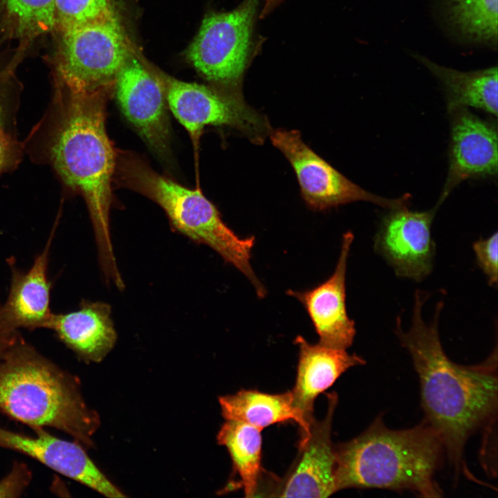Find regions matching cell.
Here are the masks:
<instances>
[{"label": "cell", "mask_w": 498, "mask_h": 498, "mask_svg": "<svg viewBox=\"0 0 498 498\" xmlns=\"http://www.w3.org/2000/svg\"><path fill=\"white\" fill-rule=\"evenodd\" d=\"M104 90H75L55 80L49 105L23 145L33 163L50 166L66 188L82 196L100 268L107 282H118L109 224L116 158L106 131Z\"/></svg>", "instance_id": "obj_1"}, {"label": "cell", "mask_w": 498, "mask_h": 498, "mask_svg": "<svg viewBox=\"0 0 498 498\" xmlns=\"http://www.w3.org/2000/svg\"><path fill=\"white\" fill-rule=\"evenodd\" d=\"M427 299L425 293L416 291L411 326L404 330L398 317L395 333L418 376L424 421L436 433L454 471L460 474L465 469L468 439L497 417V348L477 365L452 362L444 351L438 329L443 303L437 304L434 320L427 323L422 316Z\"/></svg>", "instance_id": "obj_2"}, {"label": "cell", "mask_w": 498, "mask_h": 498, "mask_svg": "<svg viewBox=\"0 0 498 498\" xmlns=\"http://www.w3.org/2000/svg\"><path fill=\"white\" fill-rule=\"evenodd\" d=\"M335 450L337 491L381 488L410 490L423 497L442 496L435 474L445 451L424 420L410 428L392 430L380 415L359 436Z\"/></svg>", "instance_id": "obj_3"}, {"label": "cell", "mask_w": 498, "mask_h": 498, "mask_svg": "<svg viewBox=\"0 0 498 498\" xmlns=\"http://www.w3.org/2000/svg\"><path fill=\"white\" fill-rule=\"evenodd\" d=\"M0 412L32 429L55 428L89 448L98 414L85 403L79 382L21 337L0 360Z\"/></svg>", "instance_id": "obj_4"}, {"label": "cell", "mask_w": 498, "mask_h": 498, "mask_svg": "<svg viewBox=\"0 0 498 498\" xmlns=\"http://www.w3.org/2000/svg\"><path fill=\"white\" fill-rule=\"evenodd\" d=\"M118 172L122 184L161 207L173 228L192 241L214 250L248 278L259 298L266 296V289L250 263L255 238H242L236 234L200 190L187 188L158 174L133 155L120 156Z\"/></svg>", "instance_id": "obj_5"}, {"label": "cell", "mask_w": 498, "mask_h": 498, "mask_svg": "<svg viewBox=\"0 0 498 498\" xmlns=\"http://www.w3.org/2000/svg\"><path fill=\"white\" fill-rule=\"evenodd\" d=\"M259 0H244L234 10L206 17L188 50L196 69L221 90L241 93L252 46Z\"/></svg>", "instance_id": "obj_6"}, {"label": "cell", "mask_w": 498, "mask_h": 498, "mask_svg": "<svg viewBox=\"0 0 498 498\" xmlns=\"http://www.w3.org/2000/svg\"><path fill=\"white\" fill-rule=\"evenodd\" d=\"M129 57L127 39L113 14L62 32L55 79L75 90L104 89L116 80Z\"/></svg>", "instance_id": "obj_7"}, {"label": "cell", "mask_w": 498, "mask_h": 498, "mask_svg": "<svg viewBox=\"0 0 498 498\" xmlns=\"http://www.w3.org/2000/svg\"><path fill=\"white\" fill-rule=\"evenodd\" d=\"M162 85L167 106L195 145L207 125L234 128L255 143L270 133L266 117L248 106L242 95L173 78H165Z\"/></svg>", "instance_id": "obj_8"}, {"label": "cell", "mask_w": 498, "mask_h": 498, "mask_svg": "<svg viewBox=\"0 0 498 498\" xmlns=\"http://www.w3.org/2000/svg\"><path fill=\"white\" fill-rule=\"evenodd\" d=\"M270 139L292 165L302 196L313 210H324L358 201L389 209L407 205V196L394 199L383 198L349 180L307 146L298 131L277 129L270 132Z\"/></svg>", "instance_id": "obj_9"}, {"label": "cell", "mask_w": 498, "mask_h": 498, "mask_svg": "<svg viewBox=\"0 0 498 498\" xmlns=\"http://www.w3.org/2000/svg\"><path fill=\"white\" fill-rule=\"evenodd\" d=\"M439 205L412 211L406 205L390 209L374 237V249L398 277L421 281L433 268L435 244L431 227Z\"/></svg>", "instance_id": "obj_10"}, {"label": "cell", "mask_w": 498, "mask_h": 498, "mask_svg": "<svg viewBox=\"0 0 498 498\" xmlns=\"http://www.w3.org/2000/svg\"><path fill=\"white\" fill-rule=\"evenodd\" d=\"M327 397L324 418L317 421L313 418L310 422L309 433L301 438L296 460L285 477L275 481L268 497L321 498L337 492L331 428L338 396L333 392Z\"/></svg>", "instance_id": "obj_11"}, {"label": "cell", "mask_w": 498, "mask_h": 498, "mask_svg": "<svg viewBox=\"0 0 498 498\" xmlns=\"http://www.w3.org/2000/svg\"><path fill=\"white\" fill-rule=\"evenodd\" d=\"M118 102L127 120L160 158L170 156V129L163 86L135 58L116 78Z\"/></svg>", "instance_id": "obj_12"}, {"label": "cell", "mask_w": 498, "mask_h": 498, "mask_svg": "<svg viewBox=\"0 0 498 498\" xmlns=\"http://www.w3.org/2000/svg\"><path fill=\"white\" fill-rule=\"evenodd\" d=\"M33 430L35 436L0 427V447L26 454L104 496L126 497L97 467L81 444L55 437L44 428Z\"/></svg>", "instance_id": "obj_13"}, {"label": "cell", "mask_w": 498, "mask_h": 498, "mask_svg": "<svg viewBox=\"0 0 498 498\" xmlns=\"http://www.w3.org/2000/svg\"><path fill=\"white\" fill-rule=\"evenodd\" d=\"M353 240L351 232L343 235L338 263L327 279L311 289L286 292L305 308L319 342L330 347L347 349L356 333L355 322L346 308L347 265Z\"/></svg>", "instance_id": "obj_14"}, {"label": "cell", "mask_w": 498, "mask_h": 498, "mask_svg": "<svg viewBox=\"0 0 498 498\" xmlns=\"http://www.w3.org/2000/svg\"><path fill=\"white\" fill-rule=\"evenodd\" d=\"M451 139L447 179L439 205L463 181L497 172V132L492 124L467 108L451 112Z\"/></svg>", "instance_id": "obj_15"}, {"label": "cell", "mask_w": 498, "mask_h": 498, "mask_svg": "<svg viewBox=\"0 0 498 498\" xmlns=\"http://www.w3.org/2000/svg\"><path fill=\"white\" fill-rule=\"evenodd\" d=\"M54 234L55 228L28 271L16 266L13 257L7 259L11 273L10 286L0 311L4 322L13 329L33 331L48 328L53 313L50 307L51 283L47 277V269Z\"/></svg>", "instance_id": "obj_16"}, {"label": "cell", "mask_w": 498, "mask_h": 498, "mask_svg": "<svg viewBox=\"0 0 498 498\" xmlns=\"http://www.w3.org/2000/svg\"><path fill=\"white\" fill-rule=\"evenodd\" d=\"M294 342L299 349V358L296 381L291 391L293 403L310 424L314 418L313 405L317 396L347 369L363 365L366 362L344 349L330 347L320 342L309 343L302 335H297Z\"/></svg>", "instance_id": "obj_17"}, {"label": "cell", "mask_w": 498, "mask_h": 498, "mask_svg": "<svg viewBox=\"0 0 498 498\" xmlns=\"http://www.w3.org/2000/svg\"><path fill=\"white\" fill-rule=\"evenodd\" d=\"M47 329L87 362H101L117 340L111 307L102 302L82 299L77 311L53 313Z\"/></svg>", "instance_id": "obj_18"}, {"label": "cell", "mask_w": 498, "mask_h": 498, "mask_svg": "<svg viewBox=\"0 0 498 498\" xmlns=\"http://www.w3.org/2000/svg\"><path fill=\"white\" fill-rule=\"evenodd\" d=\"M221 414L225 420L241 421L261 430L274 423L293 420L309 433L310 424L295 407L291 391L270 394L255 389H241L219 398Z\"/></svg>", "instance_id": "obj_19"}, {"label": "cell", "mask_w": 498, "mask_h": 498, "mask_svg": "<svg viewBox=\"0 0 498 498\" xmlns=\"http://www.w3.org/2000/svg\"><path fill=\"white\" fill-rule=\"evenodd\" d=\"M421 62L441 82L445 91L450 113L468 107L482 109L497 116V68L462 72L440 66L418 56Z\"/></svg>", "instance_id": "obj_20"}, {"label": "cell", "mask_w": 498, "mask_h": 498, "mask_svg": "<svg viewBox=\"0 0 498 498\" xmlns=\"http://www.w3.org/2000/svg\"><path fill=\"white\" fill-rule=\"evenodd\" d=\"M261 430L241 421L226 420L216 437L230 454L246 497H256L262 476Z\"/></svg>", "instance_id": "obj_21"}, {"label": "cell", "mask_w": 498, "mask_h": 498, "mask_svg": "<svg viewBox=\"0 0 498 498\" xmlns=\"http://www.w3.org/2000/svg\"><path fill=\"white\" fill-rule=\"evenodd\" d=\"M0 9L15 38L32 39L55 28V0H0Z\"/></svg>", "instance_id": "obj_22"}, {"label": "cell", "mask_w": 498, "mask_h": 498, "mask_svg": "<svg viewBox=\"0 0 498 498\" xmlns=\"http://www.w3.org/2000/svg\"><path fill=\"white\" fill-rule=\"evenodd\" d=\"M498 0H447L450 18L459 31L477 41L496 44Z\"/></svg>", "instance_id": "obj_23"}, {"label": "cell", "mask_w": 498, "mask_h": 498, "mask_svg": "<svg viewBox=\"0 0 498 498\" xmlns=\"http://www.w3.org/2000/svg\"><path fill=\"white\" fill-rule=\"evenodd\" d=\"M113 14L111 0H55V27L61 32Z\"/></svg>", "instance_id": "obj_24"}, {"label": "cell", "mask_w": 498, "mask_h": 498, "mask_svg": "<svg viewBox=\"0 0 498 498\" xmlns=\"http://www.w3.org/2000/svg\"><path fill=\"white\" fill-rule=\"evenodd\" d=\"M21 90L12 71L0 69V128L16 133Z\"/></svg>", "instance_id": "obj_25"}, {"label": "cell", "mask_w": 498, "mask_h": 498, "mask_svg": "<svg viewBox=\"0 0 498 498\" xmlns=\"http://www.w3.org/2000/svg\"><path fill=\"white\" fill-rule=\"evenodd\" d=\"M497 232L486 239L481 238L473 243L478 265L488 278L491 286H496L498 279Z\"/></svg>", "instance_id": "obj_26"}, {"label": "cell", "mask_w": 498, "mask_h": 498, "mask_svg": "<svg viewBox=\"0 0 498 498\" xmlns=\"http://www.w3.org/2000/svg\"><path fill=\"white\" fill-rule=\"evenodd\" d=\"M17 133L0 128V174L15 170L24 154Z\"/></svg>", "instance_id": "obj_27"}, {"label": "cell", "mask_w": 498, "mask_h": 498, "mask_svg": "<svg viewBox=\"0 0 498 498\" xmlns=\"http://www.w3.org/2000/svg\"><path fill=\"white\" fill-rule=\"evenodd\" d=\"M32 474L28 466L16 462L10 472L0 481V497H19L28 487Z\"/></svg>", "instance_id": "obj_28"}, {"label": "cell", "mask_w": 498, "mask_h": 498, "mask_svg": "<svg viewBox=\"0 0 498 498\" xmlns=\"http://www.w3.org/2000/svg\"><path fill=\"white\" fill-rule=\"evenodd\" d=\"M1 302L0 299V308ZM21 337L18 329L9 326L3 320L0 311V360L17 342Z\"/></svg>", "instance_id": "obj_29"}, {"label": "cell", "mask_w": 498, "mask_h": 498, "mask_svg": "<svg viewBox=\"0 0 498 498\" xmlns=\"http://www.w3.org/2000/svg\"><path fill=\"white\" fill-rule=\"evenodd\" d=\"M282 0H264V7L261 16L267 15Z\"/></svg>", "instance_id": "obj_30"}]
</instances>
